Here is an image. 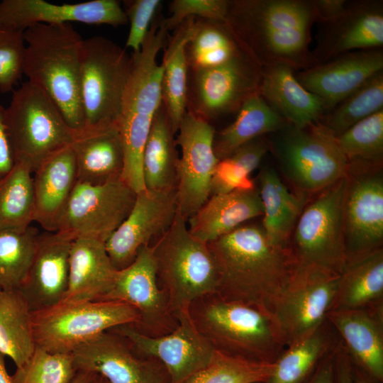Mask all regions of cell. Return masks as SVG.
<instances>
[{"label":"cell","instance_id":"6da1fadb","mask_svg":"<svg viewBox=\"0 0 383 383\" xmlns=\"http://www.w3.org/2000/svg\"><path fill=\"white\" fill-rule=\"evenodd\" d=\"M225 22L261 69L284 64L301 71L316 65L309 50L316 22L311 0H229Z\"/></svg>","mask_w":383,"mask_h":383},{"label":"cell","instance_id":"7a4b0ae2","mask_svg":"<svg viewBox=\"0 0 383 383\" xmlns=\"http://www.w3.org/2000/svg\"><path fill=\"white\" fill-rule=\"evenodd\" d=\"M208 245L218 269L216 294L271 316L289 278L294 253L288 248L271 245L262 228L256 226H241Z\"/></svg>","mask_w":383,"mask_h":383},{"label":"cell","instance_id":"3957f363","mask_svg":"<svg viewBox=\"0 0 383 383\" xmlns=\"http://www.w3.org/2000/svg\"><path fill=\"white\" fill-rule=\"evenodd\" d=\"M164 18L160 12L140 50L131 55L132 68L118 122L125 154L121 179L136 193L145 189L143 152L153 118L162 102V65L157 63V57L169 35Z\"/></svg>","mask_w":383,"mask_h":383},{"label":"cell","instance_id":"277c9868","mask_svg":"<svg viewBox=\"0 0 383 383\" xmlns=\"http://www.w3.org/2000/svg\"><path fill=\"white\" fill-rule=\"evenodd\" d=\"M23 38V74L52 100L73 130L83 128L80 65L84 39L70 23H38L26 29Z\"/></svg>","mask_w":383,"mask_h":383},{"label":"cell","instance_id":"5b68a950","mask_svg":"<svg viewBox=\"0 0 383 383\" xmlns=\"http://www.w3.org/2000/svg\"><path fill=\"white\" fill-rule=\"evenodd\" d=\"M189 313L214 349L226 354L274 362L287 347L272 316L254 306L213 294L193 301Z\"/></svg>","mask_w":383,"mask_h":383},{"label":"cell","instance_id":"8992f818","mask_svg":"<svg viewBox=\"0 0 383 383\" xmlns=\"http://www.w3.org/2000/svg\"><path fill=\"white\" fill-rule=\"evenodd\" d=\"M187 223L178 211L152 245L157 279L175 318L197 299L217 294L219 286L218 266L208 243L194 237Z\"/></svg>","mask_w":383,"mask_h":383},{"label":"cell","instance_id":"52a82bcc","mask_svg":"<svg viewBox=\"0 0 383 383\" xmlns=\"http://www.w3.org/2000/svg\"><path fill=\"white\" fill-rule=\"evenodd\" d=\"M269 135L270 151L300 194L321 192L346 175L349 161L321 121L303 128L287 123Z\"/></svg>","mask_w":383,"mask_h":383},{"label":"cell","instance_id":"ba28073f","mask_svg":"<svg viewBox=\"0 0 383 383\" xmlns=\"http://www.w3.org/2000/svg\"><path fill=\"white\" fill-rule=\"evenodd\" d=\"M4 118L16 160L28 163L33 172L72 143L74 130L46 93L29 81L13 91Z\"/></svg>","mask_w":383,"mask_h":383},{"label":"cell","instance_id":"9c48e42d","mask_svg":"<svg viewBox=\"0 0 383 383\" xmlns=\"http://www.w3.org/2000/svg\"><path fill=\"white\" fill-rule=\"evenodd\" d=\"M80 65L84 126H118L131 55L109 38L93 36L83 40Z\"/></svg>","mask_w":383,"mask_h":383},{"label":"cell","instance_id":"30bf717a","mask_svg":"<svg viewBox=\"0 0 383 383\" xmlns=\"http://www.w3.org/2000/svg\"><path fill=\"white\" fill-rule=\"evenodd\" d=\"M138 321L135 308L114 300L59 303L32 312L35 346L52 353H71L101 333L122 325L135 326Z\"/></svg>","mask_w":383,"mask_h":383},{"label":"cell","instance_id":"8fae6325","mask_svg":"<svg viewBox=\"0 0 383 383\" xmlns=\"http://www.w3.org/2000/svg\"><path fill=\"white\" fill-rule=\"evenodd\" d=\"M340 276L295 257L289 278L271 314L287 346L324 323Z\"/></svg>","mask_w":383,"mask_h":383},{"label":"cell","instance_id":"7c38bea8","mask_svg":"<svg viewBox=\"0 0 383 383\" xmlns=\"http://www.w3.org/2000/svg\"><path fill=\"white\" fill-rule=\"evenodd\" d=\"M347 174V173H346ZM345 175L305 206L294 229L295 257L340 274L347 262L343 204Z\"/></svg>","mask_w":383,"mask_h":383},{"label":"cell","instance_id":"4fadbf2b","mask_svg":"<svg viewBox=\"0 0 383 383\" xmlns=\"http://www.w3.org/2000/svg\"><path fill=\"white\" fill-rule=\"evenodd\" d=\"M136 192L121 178L103 184L77 182L60 218L57 233L72 240L105 241L126 219Z\"/></svg>","mask_w":383,"mask_h":383},{"label":"cell","instance_id":"5bb4252c","mask_svg":"<svg viewBox=\"0 0 383 383\" xmlns=\"http://www.w3.org/2000/svg\"><path fill=\"white\" fill-rule=\"evenodd\" d=\"M262 69L243 54L220 66L189 70L187 111L209 123L237 112L258 93Z\"/></svg>","mask_w":383,"mask_h":383},{"label":"cell","instance_id":"9a60e30c","mask_svg":"<svg viewBox=\"0 0 383 383\" xmlns=\"http://www.w3.org/2000/svg\"><path fill=\"white\" fill-rule=\"evenodd\" d=\"M343 204L347 261L382 248L383 177L382 164L349 161Z\"/></svg>","mask_w":383,"mask_h":383},{"label":"cell","instance_id":"2e32d148","mask_svg":"<svg viewBox=\"0 0 383 383\" xmlns=\"http://www.w3.org/2000/svg\"><path fill=\"white\" fill-rule=\"evenodd\" d=\"M176 318L177 327L160 336L145 335L132 325L119 326L110 331L124 337L140 356L162 363L170 383H182L206 367L216 350L195 326L189 309L180 312Z\"/></svg>","mask_w":383,"mask_h":383},{"label":"cell","instance_id":"e0dca14e","mask_svg":"<svg viewBox=\"0 0 383 383\" xmlns=\"http://www.w3.org/2000/svg\"><path fill=\"white\" fill-rule=\"evenodd\" d=\"M177 132L176 142L181 148L177 166V209L187 221L210 197L218 162L213 150L216 131L210 123L187 111Z\"/></svg>","mask_w":383,"mask_h":383},{"label":"cell","instance_id":"ac0fdd59","mask_svg":"<svg viewBox=\"0 0 383 383\" xmlns=\"http://www.w3.org/2000/svg\"><path fill=\"white\" fill-rule=\"evenodd\" d=\"M157 279L152 247L143 246L131 264L118 270L113 286L104 300L123 301L135 308L139 321L133 326L140 332L150 336L167 334L178 321Z\"/></svg>","mask_w":383,"mask_h":383},{"label":"cell","instance_id":"d6986e66","mask_svg":"<svg viewBox=\"0 0 383 383\" xmlns=\"http://www.w3.org/2000/svg\"><path fill=\"white\" fill-rule=\"evenodd\" d=\"M177 212L176 188L137 192L129 214L105 241L114 267L121 270L131 264L140 248L170 227Z\"/></svg>","mask_w":383,"mask_h":383},{"label":"cell","instance_id":"ffe728a7","mask_svg":"<svg viewBox=\"0 0 383 383\" xmlns=\"http://www.w3.org/2000/svg\"><path fill=\"white\" fill-rule=\"evenodd\" d=\"M78 370L101 375L109 383H170L157 360L138 355L122 335L107 331L71 353Z\"/></svg>","mask_w":383,"mask_h":383},{"label":"cell","instance_id":"44dd1931","mask_svg":"<svg viewBox=\"0 0 383 383\" xmlns=\"http://www.w3.org/2000/svg\"><path fill=\"white\" fill-rule=\"evenodd\" d=\"M73 21L113 27L128 23L120 2L116 0H93L62 5L44 0L0 1V28L24 31L38 23L60 25Z\"/></svg>","mask_w":383,"mask_h":383},{"label":"cell","instance_id":"7402d4cb","mask_svg":"<svg viewBox=\"0 0 383 383\" xmlns=\"http://www.w3.org/2000/svg\"><path fill=\"white\" fill-rule=\"evenodd\" d=\"M381 72L383 52L377 48L340 55L324 63L299 71L295 77L306 90L323 100L328 113Z\"/></svg>","mask_w":383,"mask_h":383},{"label":"cell","instance_id":"603a6c76","mask_svg":"<svg viewBox=\"0 0 383 383\" xmlns=\"http://www.w3.org/2000/svg\"><path fill=\"white\" fill-rule=\"evenodd\" d=\"M72 240L57 232L38 234L34 256L20 288L32 312L62 301L67 289Z\"/></svg>","mask_w":383,"mask_h":383},{"label":"cell","instance_id":"cb8c5ba5","mask_svg":"<svg viewBox=\"0 0 383 383\" xmlns=\"http://www.w3.org/2000/svg\"><path fill=\"white\" fill-rule=\"evenodd\" d=\"M326 30L312 52L316 65L357 49L383 45V6L381 1H349L345 13Z\"/></svg>","mask_w":383,"mask_h":383},{"label":"cell","instance_id":"d4e9b609","mask_svg":"<svg viewBox=\"0 0 383 383\" xmlns=\"http://www.w3.org/2000/svg\"><path fill=\"white\" fill-rule=\"evenodd\" d=\"M33 172L34 221L48 232H57L60 218L77 182L71 145L51 155Z\"/></svg>","mask_w":383,"mask_h":383},{"label":"cell","instance_id":"484cf974","mask_svg":"<svg viewBox=\"0 0 383 383\" xmlns=\"http://www.w3.org/2000/svg\"><path fill=\"white\" fill-rule=\"evenodd\" d=\"M70 145L78 182L99 184L121 178L125 154L118 126L74 130Z\"/></svg>","mask_w":383,"mask_h":383},{"label":"cell","instance_id":"4316f807","mask_svg":"<svg viewBox=\"0 0 383 383\" xmlns=\"http://www.w3.org/2000/svg\"><path fill=\"white\" fill-rule=\"evenodd\" d=\"M117 272L104 241L93 238L72 240L67 289L60 303L104 300L113 286Z\"/></svg>","mask_w":383,"mask_h":383},{"label":"cell","instance_id":"83f0119b","mask_svg":"<svg viewBox=\"0 0 383 383\" xmlns=\"http://www.w3.org/2000/svg\"><path fill=\"white\" fill-rule=\"evenodd\" d=\"M296 72L284 64L262 68L258 93L288 123L303 128L321 121L327 111L323 100L298 82Z\"/></svg>","mask_w":383,"mask_h":383},{"label":"cell","instance_id":"f1b7e54d","mask_svg":"<svg viewBox=\"0 0 383 383\" xmlns=\"http://www.w3.org/2000/svg\"><path fill=\"white\" fill-rule=\"evenodd\" d=\"M370 307V306H369ZM330 311L326 319L343 338L349 354L372 377L383 379V329L380 306Z\"/></svg>","mask_w":383,"mask_h":383},{"label":"cell","instance_id":"f546056e","mask_svg":"<svg viewBox=\"0 0 383 383\" xmlns=\"http://www.w3.org/2000/svg\"><path fill=\"white\" fill-rule=\"evenodd\" d=\"M262 214L259 190L255 188L212 195L187 221L191 234L209 243Z\"/></svg>","mask_w":383,"mask_h":383},{"label":"cell","instance_id":"4dcf8cb0","mask_svg":"<svg viewBox=\"0 0 383 383\" xmlns=\"http://www.w3.org/2000/svg\"><path fill=\"white\" fill-rule=\"evenodd\" d=\"M259 182L263 207L262 228L271 245L287 248L307 196L292 193L272 167L260 171Z\"/></svg>","mask_w":383,"mask_h":383},{"label":"cell","instance_id":"1f68e13d","mask_svg":"<svg viewBox=\"0 0 383 383\" xmlns=\"http://www.w3.org/2000/svg\"><path fill=\"white\" fill-rule=\"evenodd\" d=\"M382 295L383 250L380 248L347 261L330 311L372 306L380 301Z\"/></svg>","mask_w":383,"mask_h":383},{"label":"cell","instance_id":"d6a6232c","mask_svg":"<svg viewBox=\"0 0 383 383\" xmlns=\"http://www.w3.org/2000/svg\"><path fill=\"white\" fill-rule=\"evenodd\" d=\"M176 131L164 104L152 121L143 152L142 170L145 188L163 190L176 188L179 160Z\"/></svg>","mask_w":383,"mask_h":383},{"label":"cell","instance_id":"836d02e7","mask_svg":"<svg viewBox=\"0 0 383 383\" xmlns=\"http://www.w3.org/2000/svg\"><path fill=\"white\" fill-rule=\"evenodd\" d=\"M196 18L185 19L168 35L162 61V101L177 133L187 112V79L189 67L184 46L194 30Z\"/></svg>","mask_w":383,"mask_h":383},{"label":"cell","instance_id":"e575fe53","mask_svg":"<svg viewBox=\"0 0 383 383\" xmlns=\"http://www.w3.org/2000/svg\"><path fill=\"white\" fill-rule=\"evenodd\" d=\"M234 121L215 134L213 150L218 160L229 157L243 145L272 133L287 122L256 93L248 99Z\"/></svg>","mask_w":383,"mask_h":383},{"label":"cell","instance_id":"d590c367","mask_svg":"<svg viewBox=\"0 0 383 383\" xmlns=\"http://www.w3.org/2000/svg\"><path fill=\"white\" fill-rule=\"evenodd\" d=\"M35 344L32 311L19 289H0V352L16 367L32 355Z\"/></svg>","mask_w":383,"mask_h":383},{"label":"cell","instance_id":"8d00e7d4","mask_svg":"<svg viewBox=\"0 0 383 383\" xmlns=\"http://www.w3.org/2000/svg\"><path fill=\"white\" fill-rule=\"evenodd\" d=\"M189 70L216 67L245 54L225 21L196 18L184 46Z\"/></svg>","mask_w":383,"mask_h":383},{"label":"cell","instance_id":"74e56055","mask_svg":"<svg viewBox=\"0 0 383 383\" xmlns=\"http://www.w3.org/2000/svg\"><path fill=\"white\" fill-rule=\"evenodd\" d=\"M32 172L28 163L16 160L0 178V231L25 230L34 221Z\"/></svg>","mask_w":383,"mask_h":383},{"label":"cell","instance_id":"f35d334b","mask_svg":"<svg viewBox=\"0 0 383 383\" xmlns=\"http://www.w3.org/2000/svg\"><path fill=\"white\" fill-rule=\"evenodd\" d=\"M324 323L290 343L274 362L266 383H303L330 347Z\"/></svg>","mask_w":383,"mask_h":383},{"label":"cell","instance_id":"ab89813d","mask_svg":"<svg viewBox=\"0 0 383 383\" xmlns=\"http://www.w3.org/2000/svg\"><path fill=\"white\" fill-rule=\"evenodd\" d=\"M268 151L267 138L261 136L243 145L229 157L218 160L211 182L210 196L255 189L250 175Z\"/></svg>","mask_w":383,"mask_h":383},{"label":"cell","instance_id":"60d3db41","mask_svg":"<svg viewBox=\"0 0 383 383\" xmlns=\"http://www.w3.org/2000/svg\"><path fill=\"white\" fill-rule=\"evenodd\" d=\"M38 230L0 231V289H20L30 267Z\"/></svg>","mask_w":383,"mask_h":383},{"label":"cell","instance_id":"b9f144b4","mask_svg":"<svg viewBox=\"0 0 383 383\" xmlns=\"http://www.w3.org/2000/svg\"><path fill=\"white\" fill-rule=\"evenodd\" d=\"M383 109V72L365 82L332 110L321 122L337 137L349 128Z\"/></svg>","mask_w":383,"mask_h":383},{"label":"cell","instance_id":"7bdbcfd3","mask_svg":"<svg viewBox=\"0 0 383 383\" xmlns=\"http://www.w3.org/2000/svg\"><path fill=\"white\" fill-rule=\"evenodd\" d=\"M274 362H261L216 350L211 362L182 383H266Z\"/></svg>","mask_w":383,"mask_h":383},{"label":"cell","instance_id":"ee69618b","mask_svg":"<svg viewBox=\"0 0 383 383\" xmlns=\"http://www.w3.org/2000/svg\"><path fill=\"white\" fill-rule=\"evenodd\" d=\"M336 138L348 161L382 164L383 109L357 122Z\"/></svg>","mask_w":383,"mask_h":383},{"label":"cell","instance_id":"f6af8a7d","mask_svg":"<svg viewBox=\"0 0 383 383\" xmlns=\"http://www.w3.org/2000/svg\"><path fill=\"white\" fill-rule=\"evenodd\" d=\"M77 372L71 353H52L35 346L11 378L13 383H70Z\"/></svg>","mask_w":383,"mask_h":383},{"label":"cell","instance_id":"bcb514c9","mask_svg":"<svg viewBox=\"0 0 383 383\" xmlns=\"http://www.w3.org/2000/svg\"><path fill=\"white\" fill-rule=\"evenodd\" d=\"M22 30L0 28V92L13 91L23 74L26 43Z\"/></svg>","mask_w":383,"mask_h":383},{"label":"cell","instance_id":"7dc6e473","mask_svg":"<svg viewBox=\"0 0 383 383\" xmlns=\"http://www.w3.org/2000/svg\"><path fill=\"white\" fill-rule=\"evenodd\" d=\"M228 5L229 0H173L164 23L169 32L191 17L225 21Z\"/></svg>","mask_w":383,"mask_h":383},{"label":"cell","instance_id":"c3c4849f","mask_svg":"<svg viewBox=\"0 0 383 383\" xmlns=\"http://www.w3.org/2000/svg\"><path fill=\"white\" fill-rule=\"evenodd\" d=\"M123 2V11L130 23L126 48H131L133 52H137L140 50L153 20L160 12L162 1L130 0Z\"/></svg>","mask_w":383,"mask_h":383},{"label":"cell","instance_id":"681fc988","mask_svg":"<svg viewBox=\"0 0 383 383\" xmlns=\"http://www.w3.org/2000/svg\"><path fill=\"white\" fill-rule=\"evenodd\" d=\"M316 22L331 24L345 13L349 1L345 0H312Z\"/></svg>","mask_w":383,"mask_h":383},{"label":"cell","instance_id":"f907efd6","mask_svg":"<svg viewBox=\"0 0 383 383\" xmlns=\"http://www.w3.org/2000/svg\"><path fill=\"white\" fill-rule=\"evenodd\" d=\"M5 108L0 104V178L9 173L16 158L7 132L4 118Z\"/></svg>","mask_w":383,"mask_h":383},{"label":"cell","instance_id":"816d5d0a","mask_svg":"<svg viewBox=\"0 0 383 383\" xmlns=\"http://www.w3.org/2000/svg\"><path fill=\"white\" fill-rule=\"evenodd\" d=\"M335 366L337 383H354L350 358L340 348L335 350Z\"/></svg>","mask_w":383,"mask_h":383},{"label":"cell","instance_id":"f5cc1de1","mask_svg":"<svg viewBox=\"0 0 383 383\" xmlns=\"http://www.w3.org/2000/svg\"><path fill=\"white\" fill-rule=\"evenodd\" d=\"M334 371L335 353L328 356L309 383H333Z\"/></svg>","mask_w":383,"mask_h":383},{"label":"cell","instance_id":"db71d44e","mask_svg":"<svg viewBox=\"0 0 383 383\" xmlns=\"http://www.w3.org/2000/svg\"><path fill=\"white\" fill-rule=\"evenodd\" d=\"M94 375L95 374L90 372L78 370L70 383H90Z\"/></svg>","mask_w":383,"mask_h":383},{"label":"cell","instance_id":"11a10c76","mask_svg":"<svg viewBox=\"0 0 383 383\" xmlns=\"http://www.w3.org/2000/svg\"><path fill=\"white\" fill-rule=\"evenodd\" d=\"M4 355L0 352V383H13L11 375L6 371Z\"/></svg>","mask_w":383,"mask_h":383},{"label":"cell","instance_id":"9f6ffc18","mask_svg":"<svg viewBox=\"0 0 383 383\" xmlns=\"http://www.w3.org/2000/svg\"><path fill=\"white\" fill-rule=\"evenodd\" d=\"M90 383H109V382L106 379H105L101 375L95 374L94 378L92 379Z\"/></svg>","mask_w":383,"mask_h":383},{"label":"cell","instance_id":"6f0895ef","mask_svg":"<svg viewBox=\"0 0 383 383\" xmlns=\"http://www.w3.org/2000/svg\"><path fill=\"white\" fill-rule=\"evenodd\" d=\"M354 383H370L369 381L363 379L362 377H354Z\"/></svg>","mask_w":383,"mask_h":383}]
</instances>
